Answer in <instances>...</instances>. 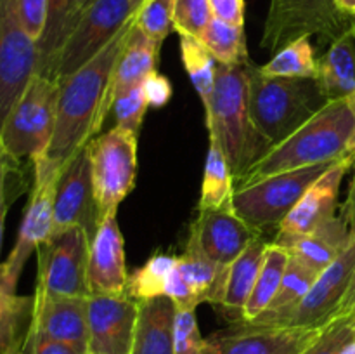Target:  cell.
<instances>
[{
    "label": "cell",
    "instance_id": "1",
    "mask_svg": "<svg viewBox=\"0 0 355 354\" xmlns=\"http://www.w3.org/2000/svg\"><path fill=\"white\" fill-rule=\"evenodd\" d=\"M132 21L134 17L96 59L59 83L54 132L47 151L33 163V183L58 179L61 170L92 141L94 135L103 127L106 120L104 103L110 80L114 65L123 51Z\"/></svg>",
    "mask_w": 355,
    "mask_h": 354
},
{
    "label": "cell",
    "instance_id": "2",
    "mask_svg": "<svg viewBox=\"0 0 355 354\" xmlns=\"http://www.w3.org/2000/svg\"><path fill=\"white\" fill-rule=\"evenodd\" d=\"M355 137V117L347 99L329 101L290 137L272 146L241 179L236 189L250 186L263 177L304 167L333 163L349 155Z\"/></svg>",
    "mask_w": 355,
    "mask_h": 354
},
{
    "label": "cell",
    "instance_id": "3",
    "mask_svg": "<svg viewBox=\"0 0 355 354\" xmlns=\"http://www.w3.org/2000/svg\"><path fill=\"white\" fill-rule=\"evenodd\" d=\"M250 62L236 66L217 62L214 92L205 108L208 135H214L224 149L234 177V186L272 148L250 115Z\"/></svg>",
    "mask_w": 355,
    "mask_h": 354
},
{
    "label": "cell",
    "instance_id": "4",
    "mask_svg": "<svg viewBox=\"0 0 355 354\" xmlns=\"http://www.w3.org/2000/svg\"><path fill=\"white\" fill-rule=\"evenodd\" d=\"M328 103L315 78H267L250 62V115L272 146L290 137Z\"/></svg>",
    "mask_w": 355,
    "mask_h": 354
},
{
    "label": "cell",
    "instance_id": "5",
    "mask_svg": "<svg viewBox=\"0 0 355 354\" xmlns=\"http://www.w3.org/2000/svg\"><path fill=\"white\" fill-rule=\"evenodd\" d=\"M59 83L35 75L0 127L3 151L14 162L44 156L54 132Z\"/></svg>",
    "mask_w": 355,
    "mask_h": 354
},
{
    "label": "cell",
    "instance_id": "6",
    "mask_svg": "<svg viewBox=\"0 0 355 354\" xmlns=\"http://www.w3.org/2000/svg\"><path fill=\"white\" fill-rule=\"evenodd\" d=\"M135 132L114 125L106 134L89 142L92 193L99 222L114 214L118 205L132 193L137 176Z\"/></svg>",
    "mask_w": 355,
    "mask_h": 354
},
{
    "label": "cell",
    "instance_id": "7",
    "mask_svg": "<svg viewBox=\"0 0 355 354\" xmlns=\"http://www.w3.org/2000/svg\"><path fill=\"white\" fill-rule=\"evenodd\" d=\"M350 28L355 23L336 9V0H270L260 47L276 54L302 37L333 44Z\"/></svg>",
    "mask_w": 355,
    "mask_h": 354
},
{
    "label": "cell",
    "instance_id": "8",
    "mask_svg": "<svg viewBox=\"0 0 355 354\" xmlns=\"http://www.w3.org/2000/svg\"><path fill=\"white\" fill-rule=\"evenodd\" d=\"M329 165L331 163H321L263 177L250 186L236 189L232 207L236 214L257 231L279 228L309 186L321 177Z\"/></svg>",
    "mask_w": 355,
    "mask_h": 354
},
{
    "label": "cell",
    "instance_id": "9",
    "mask_svg": "<svg viewBox=\"0 0 355 354\" xmlns=\"http://www.w3.org/2000/svg\"><path fill=\"white\" fill-rule=\"evenodd\" d=\"M134 12L130 0H92L83 7L59 54L55 82L62 83L96 59L127 26Z\"/></svg>",
    "mask_w": 355,
    "mask_h": 354
},
{
    "label": "cell",
    "instance_id": "10",
    "mask_svg": "<svg viewBox=\"0 0 355 354\" xmlns=\"http://www.w3.org/2000/svg\"><path fill=\"white\" fill-rule=\"evenodd\" d=\"M90 235L85 228H71L51 236L38 246L37 295L89 297L87 262Z\"/></svg>",
    "mask_w": 355,
    "mask_h": 354
},
{
    "label": "cell",
    "instance_id": "11",
    "mask_svg": "<svg viewBox=\"0 0 355 354\" xmlns=\"http://www.w3.org/2000/svg\"><path fill=\"white\" fill-rule=\"evenodd\" d=\"M37 69V42L24 31L16 0H0V127Z\"/></svg>",
    "mask_w": 355,
    "mask_h": 354
},
{
    "label": "cell",
    "instance_id": "12",
    "mask_svg": "<svg viewBox=\"0 0 355 354\" xmlns=\"http://www.w3.org/2000/svg\"><path fill=\"white\" fill-rule=\"evenodd\" d=\"M355 273V233L342 253L322 271L309 294L283 319L279 326L324 328L333 321Z\"/></svg>",
    "mask_w": 355,
    "mask_h": 354
},
{
    "label": "cell",
    "instance_id": "13",
    "mask_svg": "<svg viewBox=\"0 0 355 354\" xmlns=\"http://www.w3.org/2000/svg\"><path fill=\"white\" fill-rule=\"evenodd\" d=\"M55 187L58 179L33 183L16 243L7 259L0 262V290L6 294H16L17 281L30 255L51 238L54 228Z\"/></svg>",
    "mask_w": 355,
    "mask_h": 354
},
{
    "label": "cell",
    "instance_id": "14",
    "mask_svg": "<svg viewBox=\"0 0 355 354\" xmlns=\"http://www.w3.org/2000/svg\"><path fill=\"white\" fill-rule=\"evenodd\" d=\"M321 332L322 328L232 323L207 339V354H300Z\"/></svg>",
    "mask_w": 355,
    "mask_h": 354
},
{
    "label": "cell",
    "instance_id": "15",
    "mask_svg": "<svg viewBox=\"0 0 355 354\" xmlns=\"http://www.w3.org/2000/svg\"><path fill=\"white\" fill-rule=\"evenodd\" d=\"M139 301L123 292L118 295L90 294L87 298L89 354H130Z\"/></svg>",
    "mask_w": 355,
    "mask_h": 354
},
{
    "label": "cell",
    "instance_id": "16",
    "mask_svg": "<svg viewBox=\"0 0 355 354\" xmlns=\"http://www.w3.org/2000/svg\"><path fill=\"white\" fill-rule=\"evenodd\" d=\"M99 226L92 193L89 146L82 149L58 177L54 198V228L52 235L71 228H85L90 238Z\"/></svg>",
    "mask_w": 355,
    "mask_h": 354
},
{
    "label": "cell",
    "instance_id": "17",
    "mask_svg": "<svg viewBox=\"0 0 355 354\" xmlns=\"http://www.w3.org/2000/svg\"><path fill=\"white\" fill-rule=\"evenodd\" d=\"M354 156L355 153H349L333 162L326 172L309 186L293 210L283 219L276 238L305 235L335 217L342 180L354 167Z\"/></svg>",
    "mask_w": 355,
    "mask_h": 354
},
{
    "label": "cell",
    "instance_id": "18",
    "mask_svg": "<svg viewBox=\"0 0 355 354\" xmlns=\"http://www.w3.org/2000/svg\"><path fill=\"white\" fill-rule=\"evenodd\" d=\"M128 276L125 239L114 212L99 222L90 238L87 285L90 294L118 295L127 292Z\"/></svg>",
    "mask_w": 355,
    "mask_h": 354
},
{
    "label": "cell",
    "instance_id": "19",
    "mask_svg": "<svg viewBox=\"0 0 355 354\" xmlns=\"http://www.w3.org/2000/svg\"><path fill=\"white\" fill-rule=\"evenodd\" d=\"M260 231L253 229L234 208L198 210L189 238L218 267H229Z\"/></svg>",
    "mask_w": 355,
    "mask_h": 354
},
{
    "label": "cell",
    "instance_id": "20",
    "mask_svg": "<svg viewBox=\"0 0 355 354\" xmlns=\"http://www.w3.org/2000/svg\"><path fill=\"white\" fill-rule=\"evenodd\" d=\"M87 298L35 294L30 332L71 344L87 353Z\"/></svg>",
    "mask_w": 355,
    "mask_h": 354
},
{
    "label": "cell",
    "instance_id": "21",
    "mask_svg": "<svg viewBox=\"0 0 355 354\" xmlns=\"http://www.w3.org/2000/svg\"><path fill=\"white\" fill-rule=\"evenodd\" d=\"M159 49H162V45L146 37L137 28L135 19L132 21L123 51H121L120 58L114 65L113 75L110 80V89H107L106 103H104V115L106 117L110 115V110L113 108L114 99L118 96L130 90L132 87L141 85L151 73L156 71Z\"/></svg>",
    "mask_w": 355,
    "mask_h": 354
},
{
    "label": "cell",
    "instance_id": "22",
    "mask_svg": "<svg viewBox=\"0 0 355 354\" xmlns=\"http://www.w3.org/2000/svg\"><path fill=\"white\" fill-rule=\"evenodd\" d=\"M350 236L352 231L342 214H338L314 231L298 236L274 238V243L283 246L290 257L300 260L302 264L321 274L345 250Z\"/></svg>",
    "mask_w": 355,
    "mask_h": 354
},
{
    "label": "cell",
    "instance_id": "23",
    "mask_svg": "<svg viewBox=\"0 0 355 354\" xmlns=\"http://www.w3.org/2000/svg\"><path fill=\"white\" fill-rule=\"evenodd\" d=\"M267 245H269V242H266V238L260 233L243 250L241 255L231 266L225 267L220 309L231 323L243 321V311H245L246 302H248L253 287H255Z\"/></svg>",
    "mask_w": 355,
    "mask_h": 354
},
{
    "label": "cell",
    "instance_id": "24",
    "mask_svg": "<svg viewBox=\"0 0 355 354\" xmlns=\"http://www.w3.org/2000/svg\"><path fill=\"white\" fill-rule=\"evenodd\" d=\"M175 312V304L168 297L139 301L130 354H173Z\"/></svg>",
    "mask_w": 355,
    "mask_h": 354
},
{
    "label": "cell",
    "instance_id": "25",
    "mask_svg": "<svg viewBox=\"0 0 355 354\" xmlns=\"http://www.w3.org/2000/svg\"><path fill=\"white\" fill-rule=\"evenodd\" d=\"M315 80L328 101L347 99L355 92V28L329 44L318 59Z\"/></svg>",
    "mask_w": 355,
    "mask_h": 354
},
{
    "label": "cell",
    "instance_id": "26",
    "mask_svg": "<svg viewBox=\"0 0 355 354\" xmlns=\"http://www.w3.org/2000/svg\"><path fill=\"white\" fill-rule=\"evenodd\" d=\"M80 17L76 0H47V23L42 38L38 40L37 75L54 80L55 66L66 38L69 37Z\"/></svg>",
    "mask_w": 355,
    "mask_h": 354
},
{
    "label": "cell",
    "instance_id": "27",
    "mask_svg": "<svg viewBox=\"0 0 355 354\" xmlns=\"http://www.w3.org/2000/svg\"><path fill=\"white\" fill-rule=\"evenodd\" d=\"M319 273H315L314 269H311L309 266L302 264L300 260L290 257V262H288L286 271H284L283 281L279 285V290H277L276 297L270 302L269 307L255 318L253 321L255 325H267V326H279L283 323V319L297 307L298 302L309 294V290L312 288L314 281L318 280Z\"/></svg>",
    "mask_w": 355,
    "mask_h": 354
},
{
    "label": "cell",
    "instance_id": "28",
    "mask_svg": "<svg viewBox=\"0 0 355 354\" xmlns=\"http://www.w3.org/2000/svg\"><path fill=\"white\" fill-rule=\"evenodd\" d=\"M208 146L207 163H205L203 183H201V196L198 210H218V208H234V177L229 167L227 156L214 135Z\"/></svg>",
    "mask_w": 355,
    "mask_h": 354
},
{
    "label": "cell",
    "instance_id": "29",
    "mask_svg": "<svg viewBox=\"0 0 355 354\" xmlns=\"http://www.w3.org/2000/svg\"><path fill=\"white\" fill-rule=\"evenodd\" d=\"M288 262H290V255L283 246L274 242L267 245L255 287H253L252 295H250L245 311H243V321H253L269 307L270 302L276 297L277 290H279Z\"/></svg>",
    "mask_w": 355,
    "mask_h": 354
},
{
    "label": "cell",
    "instance_id": "30",
    "mask_svg": "<svg viewBox=\"0 0 355 354\" xmlns=\"http://www.w3.org/2000/svg\"><path fill=\"white\" fill-rule=\"evenodd\" d=\"M260 75L267 78H318V59L311 38H297L284 45L263 66H259Z\"/></svg>",
    "mask_w": 355,
    "mask_h": 354
},
{
    "label": "cell",
    "instance_id": "31",
    "mask_svg": "<svg viewBox=\"0 0 355 354\" xmlns=\"http://www.w3.org/2000/svg\"><path fill=\"white\" fill-rule=\"evenodd\" d=\"M200 40L218 65L236 66L250 62L245 26H236V24H229L214 17L210 24L205 28Z\"/></svg>",
    "mask_w": 355,
    "mask_h": 354
},
{
    "label": "cell",
    "instance_id": "32",
    "mask_svg": "<svg viewBox=\"0 0 355 354\" xmlns=\"http://www.w3.org/2000/svg\"><path fill=\"white\" fill-rule=\"evenodd\" d=\"M177 264V255L165 252H156L149 257L148 262L135 269L128 276L127 294L135 301L166 297L170 274Z\"/></svg>",
    "mask_w": 355,
    "mask_h": 354
},
{
    "label": "cell",
    "instance_id": "33",
    "mask_svg": "<svg viewBox=\"0 0 355 354\" xmlns=\"http://www.w3.org/2000/svg\"><path fill=\"white\" fill-rule=\"evenodd\" d=\"M177 271L186 287L189 288L196 304L200 305L201 302H207L220 267L214 260L208 259L203 250L189 238L184 253L177 255Z\"/></svg>",
    "mask_w": 355,
    "mask_h": 354
},
{
    "label": "cell",
    "instance_id": "34",
    "mask_svg": "<svg viewBox=\"0 0 355 354\" xmlns=\"http://www.w3.org/2000/svg\"><path fill=\"white\" fill-rule=\"evenodd\" d=\"M33 297H21L0 290V354L24 342L31 325Z\"/></svg>",
    "mask_w": 355,
    "mask_h": 354
},
{
    "label": "cell",
    "instance_id": "35",
    "mask_svg": "<svg viewBox=\"0 0 355 354\" xmlns=\"http://www.w3.org/2000/svg\"><path fill=\"white\" fill-rule=\"evenodd\" d=\"M180 56H182L187 76L193 82L198 96L203 101V106L207 108L215 87L217 61L210 54V51L201 44V40L186 37V35H180Z\"/></svg>",
    "mask_w": 355,
    "mask_h": 354
},
{
    "label": "cell",
    "instance_id": "36",
    "mask_svg": "<svg viewBox=\"0 0 355 354\" xmlns=\"http://www.w3.org/2000/svg\"><path fill=\"white\" fill-rule=\"evenodd\" d=\"M173 6L175 0H142L134 14L139 30L162 45L173 28Z\"/></svg>",
    "mask_w": 355,
    "mask_h": 354
},
{
    "label": "cell",
    "instance_id": "37",
    "mask_svg": "<svg viewBox=\"0 0 355 354\" xmlns=\"http://www.w3.org/2000/svg\"><path fill=\"white\" fill-rule=\"evenodd\" d=\"M214 19L210 0H175L173 28L179 35L200 40L205 28Z\"/></svg>",
    "mask_w": 355,
    "mask_h": 354
},
{
    "label": "cell",
    "instance_id": "38",
    "mask_svg": "<svg viewBox=\"0 0 355 354\" xmlns=\"http://www.w3.org/2000/svg\"><path fill=\"white\" fill-rule=\"evenodd\" d=\"M173 354H207V339L198 326L196 309H177Z\"/></svg>",
    "mask_w": 355,
    "mask_h": 354
},
{
    "label": "cell",
    "instance_id": "39",
    "mask_svg": "<svg viewBox=\"0 0 355 354\" xmlns=\"http://www.w3.org/2000/svg\"><path fill=\"white\" fill-rule=\"evenodd\" d=\"M148 108V97H146L144 89H142L141 83V85L132 87L130 90H127V92H123L121 96H118L116 99H114L111 110L114 111L116 127L128 128V130L135 132V134L139 135L142 120H144Z\"/></svg>",
    "mask_w": 355,
    "mask_h": 354
},
{
    "label": "cell",
    "instance_id": "40",
    "mask_svg": "<svg viewBox=\"0 0 355 354\" xmlns=\"http://www.w3.org/2000/svg\"><path fill=\"white\" fill-rule=\"evenodd\" d=\"M355 339V319H335L322 328L321 335L300 354H342Z\"/></svg>",
    "mask_w": 355,
    "mask_h": 354
},
{
    "label": "cell",
    "instance_id": "41",
    "mask_svg": "<svg viewBox=\"0 0 355 354\" xmlns=\"http://www.w3.org/2000/svg\"><path fill=\"white\" fill-rule=\"evenodd\" d=\"M16 6L24 31L38 44L47 23V0H16Z\"/></svg>",
    "mask_w": 355,
    "mask_h": 354
},
{
    "label": "cell",
    "instance_id": "42",
    "mask_svg": "<svg viewBox=\"0 0 355 354\" xmlns=\"http://www.w3.org/2000/svg\"><path fill=\"white\" fill-rule=\"evenodd\" d=\"M17 162L10 160L9 156L3 155L0 158V252H2V239H3V226H6V215L9 210V205L12 203V179L16 174Z\"/></svg>",
    "mask_w": 355,
    "mask_h": 354
},
{
    "label": "cell",
    "instance_id": "43",
    "mask_svg": "<svg viewBox=\"0 0 355 354\" xmlns=\"http://www.w3.org/2000/svg\"><path fill=\"white\" fill-rule=\"evenodd\" d=\"M24 347H26L28 354H85V351L80 349V347L38 335L30 330H28L26 339H24Z\"/></svg>",
    "mask_w": 355,
    "mask_h": 354
},
{
    "label": "cell",
    "instance_id": "44",
    "mask_svg": "<svg viewBox=\"0 0 355 354\" xmlns=\"http://www.w3.org/2000/svg\"><path fill=\"white\" fill-rule=\"evenodd\" d=\"M142 89H144L146 97H148L149 106L153 108H162L172 97V83L168 82V78L163 75H159L158 71L151 73L148 78L142 82Z\"/></svg>",
    "mask_w": 355,
    "mask_h": 354
},
{
    "label": "cell",
    "instance_id": "45",
    "mask_svg": "<svg viewBox=\"0 0 355 354\" xmlns=\"http://www.w3.org/2000/svg\"><path fill=\"white\" fill-rule=\"evenodd\" d=\"M210 7L217 19L245 26V0H210Z\"/></svg>",
    "mask_w": 355,
    "mask_h": 354
},
{
    "label": "cell",
    "instance_id": "46",
    "mask_svg": "<svg viewBox=\"0 0 355 354\" xmlns=\"http://www.w3.org/2000/svg\"><path fill=\"white\" fill-rule=\"evenodd\" d=\"M342 217L345 219L347 226L352 233H355V156H354V177L352 183H350V189H349V196H347L345 205L342 207Z\"/></svg>",
    "mask_w": 355,
    "mask_h": 354
},
{
    "label": "cell",
    "instance_id": "47",
    "mask_svg": "<svg viewBox=\"0 0 355 354\" xmlns=\"http://www.w3.org/2000/svg\"><path fill=\"white\" fill-rule=\"evenodd\" d=\"M342 318L355 319V273L352 278V283H350L349 290H347L345 298H343V302L340 304V307H338V311H336L333 321H335V319H342Z\"/></svg>",
    "mask_w": 355,
    "mask_h": 354
},
{
    "label": "cell",
    "instance_id": "48",
    "mask_svg": "<svg viewBox=\"0 0 355 354\" xmlns=\"http://www.w3.org/2000/svg\"><path fill=\"white\" fill-rule=\"evenodd\" d=\"M336 9L355 23V0H336Z\"/></svg>",
    "mask_w": 355,
    "mask_h": 354
},
{
    "label": "cell",
    "instance_id": "49",
    "mask_svg": "<svg viewBox=\"0 0 355 354\" xmlns=\"http://www.w3.org/2000/svg\"><path fill=\"white\" fill-rule=\"evenodd\" d=\"M7 354H28L26 353V347H24V342H21L19 346H16L12 351H9V353H7Z\"/></svg>",
    "mask_w": 355,
    "mask_h": 354
},
{
    "label": "cell",
    "instance_id": "50",
    "mask_svg": "<svg viewBox=\"0 0 355 354\" xmlns=\"http://www.w3.org/2000/svg\"><path fill=\"white\" fill-rule=\"evenodd\" d=\"M347 104H349L350 111H352V115L355 117V92L350 94V96L347 97Z\"/></svg>",
    "mask_w": 355,
    "mask_h": 354
},
{
    "label": "cell",
    "instance_id": "51",
    "mask_svg": "<svg viewBox=\"0 0 355 354\" xmlns=\"http://www.w3.org/2000/svg\"><path fill=\"white\" fill-rule=\"evenodd\" d=\"M342 354H355V339L342 351Z\"/></svg>",
    "mask_w": 355,
    "mask_h": 354
},
{
    "label": "cell",
    "instance_id": "52",
    "mask_svg": "<svg viewBox=\"0 0 355 354\" xmlns=\"http://www.w3.org/2000/svg\"><path fill=\"white\" fill-rule=\"evenodd\" d=\"M90 2H92V0H76V3H78V9H80V12H82V9H83V7H87V6H89Z\"/></svg>",
    "mask_w": 355,
    "mask_h": 354
},
{
    "label": "cell",
    "instance_id": "53",
    "mask_svg": "<svg viewBox=\"0 0 355 354\" xmlns=\"http://www.w3.org/2000/svg\"><path fill=\"white\" fill-rule=\"evenodd\" d=\"M130 3H132V6H134V9L137 10V7L141 6V3H142V0H130Z\"/></svg>",
    "mask_w": 355,
    "mask_h": 354
},
{
    "label": "cell",
    "instance_id": "54",
    "mask_svg": "<svg viewBox=\"0 0 355 354\" xmlns=\"http://www.w3.org/2000/svg\"><path fill=\"white\" fill-rule=\"evenodd\" d=\"M6 155V151H3V144H2V137H0V158Z\"/></svg>",
    "mask_w": 355,
    "mask_h": 354
},
{
    "label": "cell",
    "instance_id": "55",
    "mask_svg": "<svg viewBox=\"0 0 355 354\" xmlns=\"http://www.w3.org/2000/svg\"><path fill=\"white\" fill-rule=\"evenodd\" d=\"M350 153H355V137H354V142H352V146H350Z\"/></svg>",
    "mask_w": 355,
    "mask_h": 354
},
{
    "label": "cell",
    "instance_id": "56",
    "mask_svg": "<svg viewBox=\"0 0 355 354\" xmlns=\"http://www.w3.org/2000/svg\"><path fill=\"white\" fill-rule=\"evenodd\" d=\"M85 354H89V353H85Z\"/></svg>",
    "mask_w": 355,
    "mask_h": 354
}]
</instances>
